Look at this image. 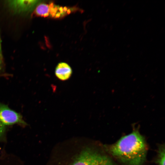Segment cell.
Segmentation results:
<instances>
[{
    "label": "cell",
    "instance_id": "obj_1",
    "mask_svg": "<svg viewBox=\"0 0 165 165\" xmlns=\"http://www.w3.org/2000/svg\"><path fill=\"white\" fill-rule=\"evenodd\" d=\"M105 147L109 154L124 165H142L145 161L147 147L138 128H134L131 133Z\"/></svg>",
    "mask_w": 165,
    "mask_h": 165
},
{
    "label": "cell",
    "instance_id": "obj_2",
    "mask_svg": "<svg viewBox=\"0 0 165 165\" xmlns=\"http://www.w3.org/2000/svg\"><path fill=\"white\" fill-rule=\"evenodd\" d=\"M71 165H115L108 157L90 148L80 152Z\"/></svg>",
    "mask_w": 165,
    "mask_h": 165
},
{
    "label": "cell",
    "instance_id": "obj_3",
    "mask_svg": "<svg viewBox=\"0 0 165 165\" xmlns=\"http://www.w3.org/2000/svg\"><path fill=\"white\" fill-rule=\"evenodd\" d=\"M0 121L5 126L15 124L23 126L27 125L20 114L11 110L7 105L1 103Z\"/></svg>",
    "mask_w": 165,
    "mask_h": 165
},
{
    "label": "cell",
    "instance_id": "obj_4",
    "mask_svg": "<svg viewBox=\"0 0 165 165\" xmlns=\"http://www.w3.org/2000/svg\"><path fill=\"white\" fill-rule=\"evenodd\" d=\"M40 1L36 0H13L8 1V3L13 11L20 13L32 10Z\"/></svg>",
    "mask_w": 165,
    "mask_h": 165
},
{
    "label": "cell",
    "instance_id": "obj_5",
    "mask_svg": "<svg viewBox=\"0 0 165 165\" xmlns=\"http://www.w3.org/2000/svg\"><path fill=\"white\" fill-rule=\"evenodd\" d=\"M72 73L71 68L67 64L61 62L58 64L56 68L55 74L59 79L65 81L71 77Z\"/></svg>",
    "mask_w": 165,
    "mask_h": 165
},
{
    "label": "cell",
    "instance_id": "obj_6",
    "mask_svg": "<svg viewBox=\"0 0 165 165\" xmlns=\"http://www.w3.org/2000/svg\"><path fill=\"white\" fill-rule=\"evenodd\" d=\"M35 13L38 16H47L49 14V5L44 3L38 4L35 8Z\"/></svg>",
    "mask_w": 165,
    "mask_h": 165
},
{
    "label": "cell",
    "instance_id": "obj_7",
    "mask_svg": "<svg viewBox=\"0 0 165 165\" xmlns=\"http://www.w3.org/2000/svg\"><path fill=\"white\" fill-rule=\"evenodd\" d=\"M165 147L161 145L159 147L156 162L158 165H165Z\"/></svg>",
    "mask_w": 165,
    "mask_h": 165
},
{
    "label": "cell",
    "instance_id": "obj_8",
    "mask_svg": "<svg viewBox=\"0 0 165 165\" xmlns=\"http://www.w3.org/2000/svg\"><path fill=\"white\" fill-rule=\"evenodd\" d=\"M6 130V126L0 121V141L5 139Z\"/></svg>",
    "mask_w": 165,
    "mask_h": 165
},
{
    "label": "cell",
    "instance_id": "obj_9",
    "mask_svg": "<svg viewBox=\"0 0 165 165\" xmlns=\"http://www.w3.org/2000/svg\"><path fill=\"white\" fill-rule=\"evenodd\" d=\"M2 61V53L1 40L0 38V66Z\"/></svg>",
    "mask_w": 165,
    "mask_h": 165
},
{
    "label": "cell",
    "instance_id": "obj_10",
    "mask_svg": "<svg viewBox=\"0 0 165 165\" xmlns=\"http://www.w3.org/2000/svg\"><path fill=\"white\" fill-rule=\"evenodd\" d=\"M143 54V52L141 51L140 53V56H141Z\"/></svg>",
    "mask_w": 165,
    "mask_h": 165
},
{
    "label": "cell",
    "instance_id": "obj_11",
    "mask_svg": "<svg viewBox=\"0 0 165 165\" xmlns=\"http://www.w3.org/2000/svg\"><path fill=\"white\" fill-rule=\"evenodd\" d=\"M130 46V44H128L127 46V47H129Z\"/></svg>",
    "mask_w": 165,
    "mask_h": 165
},
{
    "label": "cell",
    "instance_id": "obj_12",
    "mask_svg": "<svg viewBox=\"0 0 165 165\" xmlns=\"http://www.w3.org/2000/svg\"><path fill=\"white\" fill-rule=\"evenodd\" d=\"M116 48H115L114 49V50H113V52H114V51H115L116 50Z\"/></svg>",
    "mask_w": 165,
    "mask_h": 165
},
{
    "label": "cell",
    "instance_id": "obj_13",
    "mask_svg": "<svg viewBox=\"0 0 165 165\" xmlns=\"http://www.w3.org/2000/svg\"><path fill=\"white\" fill-rule=\"evenodd\" d=\"M126 20L123 21V24H125L126 23Z\"/></svg>",
    "mask_w": 165,
    "mask_h": 165
},
{
    "label": "cell",
    "instance_id": "obj_14",
    "mask_svg": "<svg viewBox=\"0 0 165 165\" xmlns=\"http://www.w3.org/2000/svg\"><path fill=\"white\" fill-rule=\"evenodd\" d=\"M126 3V2H125L123 4V6H124Z\"/></svg>",
    "mask_w": 165,
    "mask_h": 165
},
{
    "label": "cell",
    "instance_id": "obj_15",
    "mask_svg": "<svg viewBox=\"0 0 165 165\" xmlns=\"http://www.w3.org/2000/svg\"><path fill=\"white\" fill-rule=\"evenodd\" d=\"M113 28V26L112 25H111L110 26V28Z\"/></svg>",
    "mask_w": 165,
    "mask_h": 165
},
{
    "label": "cell",
    "instance_id": "obj_16",
    "mask_svg": "<svg viewBox=\"0 0 165 165\" xmlns=\"http://www.w3.org/2000/svg\"><path fill=\"white\" fill-rule=\"evenodd\" d=\"M151 17H149L148 19V20H151Z\"/></svg>",
    "mask_w": 165,
    "mask_h": 165
},
{
    "label": "cell",
    "instance_id": "obj_17",
    "mask_svg": "<svg viewBox=\"0 0 165 165\" xmlns=\"http://www.w3.org/2000/svg\"><path fill=\"white\" fill-rule=\"evenodd\" d=\"M153 40V38H152L150 40V42H152V41Z\"/></svg>",
    "mask_w": 165,
    "mask_h": 165
},
{
    "label": "cell",
    "instance_id": "obj_18",
    "mask_svg": "<svg viewBox=\"0 0 165 165\" xmlns=\"http://www.w3.org/2000/svg\"><path fill=\"white\" fill-rule=\"evenodd\" d=\"M133 18H134L133 17H131V18H130V20H132L133 19Z\"/></svg>",
    "mask_w": 165,
    "mask_h": 165
},
{
    "label": "cell",
    "instance_id": "obj_19",
    "mask_svg": "<svg viewBox=\"0 0 165 165\" xmlns=\"http://www.w3.org/2000/svg\"><path fill=\"white\" fill-rule=\"evenodd\" d=\"M119 18H117L116 20V21H117L119 20Z\"/></svg>",
    "mask_w": 165,
    "mask_h": 165
},
{
    "label": "cell",
    "instance_id": "obj_20",
    "mask_svg": "<svg viewBox=\"0 0 165 165\" xmlns=\"http://www.w3.org/2000/svg\"><path fill=\"white\" fill-rule=\"evenodd\" d=\"M164 28V27H162L161 29V31H162Z\"/></svg>",
    "mask_w": 165,
    "mask_h": 165
},
{
    "label": "cell",
    "instance_id": "obj_21",
    "mask_svg": "<svg viewBox=\"0 0 165 165\" xmlns=\"http://www.w3.org/2000/svg\"><path fill=\"white\" fill-rule=\"evenodd\" d=\"M129 31V29H128L127 30V32H128Z\"/></svg>",
    "mask_w": 165,
    "mask_h": 165
},
{
    "label": "cell",
    "instance_id": "obj_22",
    "mask_svg": "<svg viewBox=\"0 0 165 165\" xmlns=\"http://www.w3.org/2000/svg\"><path fill=\"white\" fill-rule=\"evenodd\" d=\"M146 33V31H145L144 33V34H145Z\"/></svg>",
    "mask_w": 165,
    "mask_h": 165
},
{
    "label": "cell",
    "instance_id": "obj_23",
    "mask_svg": "<svg viewBox=\"0 0 165 165\" xmlns=\"http://www.w3.org/2000/svg\"><path fill=\"white\" fill-rule=\"evenodd\" d=\"M111 44V42H109L108 44V46H109Z\"/></svg>",
    "mask_w": 165,
    "mask_h": 165
},
{
    "label": "cell",
    "instance_id": "obj_24",
    "mask_svg": "<svg viewBox=\"0 0 165 165\" xmlns=\"http://www.w3.org/2000/svg\"><path fill=\"white\" fill-rule=\"evenodd\" d=\"M129 55H127V58H128V57H129Z\"/></svg>",
    "mask_w": 165,
    "mask_h": 165
},
{
    "label": "cell",
    "instance_id": "obj_25",
    "mask_svg": "<svg viewBox=\"0 0 165 165\" xmlns=\"http://www.w3.org/2000/svg\"><path fill=\"white\" fill-rule=\"evenodd\" d=\"M112 28H110L109 31H111L112 30Z\"/></svg>",
    "mask_w": 165,
    "mask_h": 165
},
{
    "label": "cell",
    "instance_id": "obj_26",
    "mask_svg": "<svg viewBox=\"0 0 165 165\" xmlns=\"http://www.w3.org/2000/svg\"><path fill=\"white\" fill-rule=\"evenodd\" d=\"M108 9H107L106 10V12H108Z\"/></svg>",
    "mask_w": 165,
    "mask_h": 165
},
{
    "label": "cell",
    "instance_id": "obj_27",
    "mask_svg": "<svg viewBox=\"0 0 165 165\" xmlns=\"http://www.w3.org/2000/svg\"><path fill=\"white\" fill-rule=\"evenodd\" d=\"M125 37H126V36H124V37H123V39H124Z\"/></svg>",
    "mask_w": 165,
    "mask_h": 165
},
{
    "label": "cell",
    "instance_id": "obj_28",
    "mask_svg": "<svg viewBox=\"0 0 165 165\" xmlns=\"http://www.w3.org/2000/svg\"><path fill=\"white\" fill-rule=\"evenodd\" d=\"M132 7V6H130L129 7V8H130L131 7Z\"/></svg>",
    "mask_w": 165,
    "mask_h": 165
},
{
    "label": "cell",
    "instance_id": "obj_29",
    "mask_svg": "<svg viewBox=\"0 0 165 165\" xmlns=\"http://www.w3.org/2000/svg\"><path fill=\"white\" fill-rule=\"evenodd\" d=\"M132 28V27H130V29H131Z\"/></svg>",
    "mask_w": 165,
    "mask_h": 165
},
{
    "label": "cell",
    "instance_id": "obj_30",
    "mask_svg": "<svg viewBox=\"0 0 165 165\" xmlns=\"http://www.w3.org/2000/svg\"><path fill=\"white\" fill-rule=\"evenodd\" d=\"M107 26H106L105 27V29L106 28H107Z\"/></svg>",
    "mask_w": 165,
    "mask_h": 165
},
{
    "label": "cell",
    "instance_id": "obj_31",
    "mask_svg": "<svg viewBox=\"0 0 165 165\" xmlns=\"http://www.w3.org/2000/svg\"><path fill=\"white\" fill-rule=\"evenodd\" d=\"M144 6H145V5H144V6H143V7H144Z\"/></svg>",
    "mask_w": 165,
    "mask_h": 165
},
{
    "label": "cell",
    "instance_id": "obj_32",
    "mask_svg": "<svg viewBox=\"0 0 165 165\" xmlns=\"http://www.w3.org/2000/svg\"><path fill=\"white\" fill-rule=\"evenodd\" d=\"M133 31V30L131 31V32H132Z\"/></svg>",
    "mask_w": 165,
    "mask_h": 165
}]
</instances>
